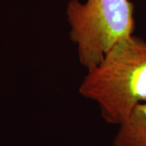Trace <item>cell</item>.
I'll return each mask as SVG.
<instances>
[{
    "label": "cell",
    "mask_w": 146,
    "mask_h": 146,
    "mask_svg": "<svg viewBox=\"0 0 146 146\" xmlns=\"http://www.w3.org/2000/svg\"><path fill=\"white\" fill-rule=\"evenodd\" d=\"M79 94L98 105L106 123H123L136 106L146 103L145 41L131 34L114 44L87 70Z\"/></svg>",
    "instance_id": "obj_1"
},
{
    "label": "cell",
    "mask_w": 146,
    "mask_h": 146,
    "mask_svg": "<svg viewBox=\"0 0 146 146\" xmlns=\"http://www.w3.org/2000/svg\"><path fill=\"white\" fill-rule=\"evenodd\" d=\"M134 7L129 0H71L66 15L69 36L80 63L87 70L98 65L106 53L135 29Z\"/></svg>",
    "instance_id": "obj_2"
},
{
    "label": "cell",
    "mask_w": 146,
    "mask_h": 146,
    "mask_svg": "<svg viewBox=\"0 0 146 146\" xmlns=\"http://www.w3.org/2000/svg\"><path fill=\"white\" fill-rule=\"evenodd\" d=\"M119 127L113 146H146V103L136 106Z\"/></svg>",
    "instance_id": "obj_3"
}]
</instances>
